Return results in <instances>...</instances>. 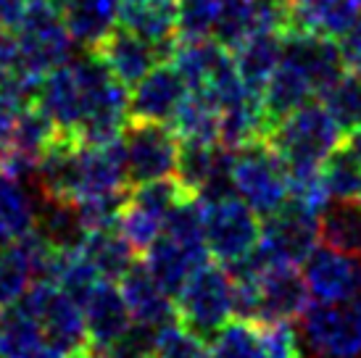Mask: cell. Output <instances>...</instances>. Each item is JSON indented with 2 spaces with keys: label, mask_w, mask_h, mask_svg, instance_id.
Wrapping results in <instances>:
<instances>
[{
  "label": "cell",
  "mask_w": 361,
  "mask_h": 358,
  "mask_svg": "<svg viewBox=\"0 0 361 358\" xmlns=\"http://www.w3.org/2000/svg\"><path fill=\"white\" fill-rule=\"evenodd\" d=\"M221 109L203 92H188L171 116V130L182 142H219Z\"/></svg>",
  "instance_id": "30"
},
{
  "label": "cell",
  "mask_w": 361,
  "mask_h": 358,
  "mask_svg": "<svg viewBox=\"0 0 361 358\" xmlns=\"http://www.w3.org/2000/svg\"><path fill=\"white\" fill-rule=\"evenodd\" d=\"M317 242L319 214H311L288 200L285 209L261 221V237L253 253L267 268L298 266L317 250Z\"/></svg>",
  "instance_id": "6"
},
{
  "label": "cell",
  "mask_w": 361,
  "mask_h": 358,
  "mask_svg": "<svg viewBox=\"0 0 361 358\" xmlns=\"http://www.w3.org/2000/svg\"><path fill=\"white\" fill-rule=\"evenodd\" d=\"M209 358H211V353H209Z\"/></svg>",
  "instance_id": "51"
},
{
  "label": "cell",
  "mask_w": 361,
  "mask_h": 358,
  "mask_svg": "<svg viewBox=\"0 0 361 358\" xmlns=\"http://www.w3.org/2000/svg\"><path fill=\"white\" fill-rule=\"evenodd\" d=\"M119 6L121 0H69L63 21L74 42L85 45L87 50L98 48V42L116 30Z\"/></svg>",
  "instance_id": "26"
},
{
  "label": "cell",
  "mask_w": 361,
  "mask_h": 358,
  "mask_svg": "<svg viewBox=\"0 0 361 358\" xmlns=\"http://www.w3.org/2000/svg\"><path fill=\"white\" fill-rule=\"evenodd\" d=\"M269 119L261 103V95L245 92L235 103H227L219 116V145L227 150H240L251 142L269 137Z\"/></svg>",
  "instance_id": "23"
},
{
  "label": "cell",
  "mask_w": 361,
  "mask_h": 358,
  "mask_svg": "<svg viewBox=\"0 0 361 358\" xmlns=\"http://www.w3.org/2000/svg\"><path fill=\"white\" fill-rule=\"evenodd\" d=\"M211 358H267L261 329L253 321H227L209 342Z\"/></svg>",
  "instance_id": "33"
},
{
  "label": "cell",
  "mask_w": 361,
  "mask_h": 358,
  "mask_svg": "<svg viewBox=\"0 0 361 358\" xmlns=\"http://www.w3.org/2000/svg\"><path fill=\"white\" fill-rule=\"evenodd\" d=\"M314 92L317 90H314L311 80L306 77V71L295 61L282 56V63L277 66V71L271 74L269 85L261 92V103H264V111H267L269 127H274L277 121H282L295 109H301L303 103H309Z\"/></svg>",
  "instance_id": "24"
},
{
  "label": "cell",
  "mask_w": 361,
  "mask_h": 358,
  "mask_svg": "<svg viewBox=\"0 0 361 358\" xmlns=\"http://www.w3.org/2000/svg\"><path fill=\"white\" fill-rule=\"evenodd\" d=\"M253 27V0H224L219 21L214 27V40H219L227 50L240 48L251 37Z\"/></svg>",
  "instance_id": "39"
},
{
  "label": "cell",
  "mask_w": 361,
  "mask_h": 358,
  "mask_svg": "<svg viewBox=\"0 0 361 358\" xmlns=\"http://www.w3.org/2000/svg\"><path fill=\"white\" fill-rule=\"evenodd\" d=\"M21 109L11 106L8 100L0 98V171H3V163H6V156L11 150V135H13V121H16V113Z\"/></svg>",
  "instance_id": "44"
},
{
  "label": "cell",
  "mask_w": 361,
  "mask_h": 358,
  "mask_svg": "<svg viewBox=\"0 0 361 358\" xmlns=\"http://www.w3.org/2000/svg\"><path fill=\"white\" fill-rule=\"evenodd\" d=\"M177 316L203 340H214L232 316H235V282L227 266L209 261L192 271L185 288L177 292Z\"/></svg>",
  "instance_id": "2"
},
{
  "label": "cell",
  "mask_w": 361,
  "mask_h": 358,
  "mask_svg": "<svg viewBox=\"0 0 361 358\" xmlns=\"http://www.w3.org/2000/svg\"><path fill=\"white\" fill-rule=\"evenodd\" d=\"M121 190H130L124 140L119 137L106 145H80L74 200L111 195V192H121Z\"/></svg>",
  "instance_id": "11"
},
{
  "label": "cell",
  "mask_w": 361,
  "mask_h": 358,
  "mask_svg": "<svg viewBox=\"0 0 361 358\" xmlns=\"http://www.w3.org/2000/svg\"><path fill=\"white\" fill-rule=\"evenodd\" d=\"M188 92H190V87L180 74V69L171 61H164L132 87L130 119L166 124L177 113L182 100L188 98Z\"/></svg>",
  "instance_id": "13"
},
{
  "label": "cell",
  "mask_w": 361,
  "mask_h": 358,
  "mask_svg": "<svg viewBox=\"0 0 361 358\" xmlns=\"http://www.w3.org/2000/svg\"><path fill=\"white\" fill-rule=\"evenodd\" d=\"M209 340L195 335L180 319H171L156 329V356L159 358H209Z\"/></svg>",
  "instance_id": "36"
},
{
  "label": "cell",
  "mask_w": 361,
  "mask_h": 358,
  "mask_svg": "<svg viewBox=\"0 0 361 358\" xmlns=\"http://www.w3.org/2000/svg\"><path fill=\"white\" fill-rule=\"evenodd\" d=\"M45 345L37 319L21 306L0 309V358H37Z\"/></svg>",
  "instance_id": "31"
},
{
  "label": "cell",
  "mask_w": 361,
  "mask_h": 358,
  "mask_svg": "<svg viewBox=\"0 0 361 358\" xmlns=\"http://www.w3.org/2000/svg\"><path fill=\"white\" fill-rule=\"evenodd\" d=\"M356 0H290V32H311L341 40L359 19Z\"/></svg>",
  "instance_id": "21"
},
{
  "label": "cell",
  "mask_w": 361,
  "mask_h": 358,
  "mask_svg": "<svg viewBox=\"0 0 361 358\" xmlns=\"http://www.w3.org/2000/svg\"><path fill=\"white\" fill-rule=\"evenodd\" d=\"M341 50L343 56H345L348 69L361 74V16L356 19V24H353L351 30L341 37Z\"/></svg>",
  "instance_id": "43"
},
{
  "label": "cell",
  "mask_w": 361,
  "mask_h": 358,
  "mask_svg": "<svg viewBox=\"0 0 361 358\" xmlns=\"http://www.w3.org/2000/svg\"><path fill=\"white\" fill-rule=\"evenodd\" d=\"M267 140L285 161L288 174L314 171L343 145V127L324 103L309 100L277 121Z\"/></svg>",
  "instance_id": "1"
},
{
  "label": "cell",
  "mask_w": 361,
  "mask_h": 358,
  "mask_svg": "<svg viewBox=\"0 0 361 358\" xmlns=\"http://www.w3.org/2000/svg\"><path fill=\"white\" fill-rule=\"evenodd\" d=\"M119 21L153 45L177 40V0H121Z\"/></svg>",
  "instance_id": "25"
},
{
  "label": "cell",
  "mask_w": 361,
  "mask_h": 358,
  "mask_svg": "<svg viewBox=\"0 0 361 358\" xmlns=\"http://www.w3.org/2000/svg\"><path fill=\"white\" fill-rule=\"evenodd\" d=\"M80 250L92 261V266L101 271L103 279H121L137 264L135 248L121 237L116 224L114 227L90 229Z\"/></svg>",
  "instance_id": "29"
},
{
  "label": "cell",
  "mask_w": 361,
  "mask_h": 358,
  "mask_svg": "<svg viewBox=\"0 0 361 358\" xmlns=\"http://www.w3.org/2000/svg\"><path fill=\"white\" fill-rule=\"evenodd\" d=\"M156 356V327L132 321V327L114 345L103 350L101 358H153Z\"/></svg>",
  "instance_id": "42"
},
{
  "label": "cell",
  "mask_w": 361,
  "mask_h": 358,
  "mask_svg": "<svg viewBox=\"0 0 361 358\" xmlns=\"http://www.w3.org/2000/svg\"><path fill=\"white\" fill-rule=\"evenodd\" d=\"M185 195H192L188 190L182 187L177 179H153V182H145V185H135L130 192V200L142 206L145 211L156 214L159 219L166 221L169 211L180 203Z\"/></svg>",
  "instance_id": "40"
},
{
  "label": "cell",
  "mask_w": 361,
  "mask_h": 358,
  "mask_svg": "<svg viewBox=\"0 0 361 358\" xmlns=\"http://www.w3.org/2000/svg\"><path fill=\"white\" fill-rule=\"evenodd\" d=\"M35 229V195L21 179L0 171V250Z\"/></svg>",
  "instance_id": "28"
},
{
  "label": "cell",
  "mask_w": 361,
  "mask_h": 358,
  "mask_svg": "<svg viewBox=\"0 0 361 358\" xmlns=\"http://www.w3.org/2000/svg\"><path fill=\"white\" fill-rule=\"evenodd\" d=\"M232 182L238 198L245 200L261 219L285 209L290 200L288 166L280 153L269 145V140H259L235 150Z\"/></svg>",
  "instance_id": "3"
},
{
  "label": "cell",
  "mask_w": 361,
  "mask_h": 358,
  "mask_svg": "<svg viewBox=\"0 0 361 358\" xmlns=\"http://www.w3.org/2000/svg\"><path fill=\"white\" fill-rule=\"evenodd\" d=\"M356 6H359V8H361V0H356Z\"/></svg>",
  "instance_id": "49"
},
{
  "label": "cell",
  "mask_w": 361,
  "mask_h": 358,
  "mask_svg": "<svg viewBox=\"0 0 361 358\" xmlns=\"http://www.w3.org/2000/svg\"><path fill=\"white\" fill-rule=\"evenodd\" d=\"M16 37H19L24 61L42 77L69 63L71 50H74V37L63 21V13L37 3H30L27 16L16 30Z\"/></svg>",
  "instance_id": "9"
},
{
  "label": "cell",
  "mask_w": 361,
  "mask_h": 358,
  "mask_svg": "<svg viewBox=\"0 0 361 358\" xmlns=\"http://www.w3.org/2000/svg\"><path fill=\"white\" fill-rule=\"evenodd\" d=\"M322 177L332 200L361 198V163L343 145L322 163Z\"/></svg>",
  "instance_id": "38"
},
{
  "label": "cell",
  "mask_w": 361,
  "mask_h": 358,
  "mask_svg": "<svg viewBox=\"0 0 361 358\" xmlns=\"http://www.w3.org/2000/svg\"><path fill=\"white\" fill-rule=\"evenodd\" d=\"M343 148L348 150L353 159L361 163V127H356V130H348V135L343 137Z\"/></svg>",
  "instance_id": "46"
},
{
  "label": "cell",
  "mask_w": 361,
  "mask_h": 358,
  "mask_svg": "<svg viewBox=\"0 0 361 358\" xmlns=\"http://www.w3.org/2000/svg\"><path fill=\"white\" fill-rule=\"evenodd\" d=\"M30 0H0V27L8 32H16L27 16Z\"/></svg>",
  "instance_id": "45"
},
{
  "label": "cell",
  "mask_w": 361,
  "mask_h": 358,
  "mask_svg": "<svg viewBox=\"0 0 361 358\" xmlns=\"http://www.w3.org/2000/svg\"><path fill=\"white\" fill-rule=\"evenodd\" d=\"M224 156H227V148H221L219 142H182L174 179L188 192L198 195L206 187V182L214 177V171L221 166Z\"/></svg>",
  "instance_id": "32"
},
{
  "label": "cell",
  "mask_w": 361,
  "mask_h": 358,
  "mask_svg": "<svg viewBox=\"0 0 361 358\" xmlns=\"http://www.w3.org/2000/svg\"><path fill=\"white\" fill-rule=\"evenodd\" d=\"M30 3H37V6H48V8L59 11V13H63V11H66V6H69V0H30Z\"/></svg>",
  "instance_id": "47"
},
{
  "label": "cell",
  "mask_w": 361,
  "mask_h": 358,
  "mask_svg": "<svg viewBox=\"0 0 361 358\" xmlns=\"http://www.w3.org/2000/svg\"><path fill=\"white\" fill-rule=\"evenodd\" d=\"M30 316L37 319L42 327L45 342L51 348L74 356L87 350V324H85V311L69 292L56 285V282H35L27 295L19 303Z\"/></svg>",
  "instance_id": "5"
},
{
  "label": "cell",
  "mask_w": 361,
  "mask_h": 358,
  "mask_svg": "<svg viewBox=\"0 0 361 358\" xmlns=\"http://www.w3.org/2000/svg\"><path fill=\"white\" fill-rule=\"evenodd\" d=\"M180 40V37H177ZM177 40L161 42V45H153L145 37L130 32L127 27H116L109 37H103L98 42V48H92L111 69V74L127 85V87H135L137 82L148 74L151 69H156L164 61H171L174 56V48H177Z\"/></svg>",
  "instance_id": "10"
},
{
  "label": "cell",
  "mask_w": 361,
  "mask_h": 358,
  "mask_svg": "<svg viewBox=\"0 0 361 358\" xmlns=\"http://www.w3.org/2000/svg\"><path fill=\"white\" fill-rule=\"evenodd\" d=\"M85 324H87V348L101 356L103 350L114 345L116 340L132 327V314L121 290L114 279H101L87 300L82 303Z\"/></svg>",
  "instance_id": "15"
},
{
  "label": "cell",
  "mask_w": 361,
  "mask_h": 358,
  "mask_svg": "<svg viewBox=\"0 0 361 358\" xmlns=\"http://www.w3.org/2000/svg\"><path fill=\"white\" fill-rule=\"evenodd\" d=\"M32 195H35V232H40L61 253L80 250L90 229L85 227L74 200L42 195L37 190H32Z\"/></svg>",
  "instance_id": "18"
},
{
  "label": "cell",
  "mask_w": 361,
  "mask_h": 358,
  "mask_svg": "<svg viewBox=\"0 0 361 358\" xmlns=\"http://www.w3.org/2000/svg\"><path fill=\"white\" fill-rule=\"evenodd\" d=\"M303 277L309 292L319 303H343L361 295V266L353 256L332 248H317L303 261Z\"/></svg>",
  "instance_id": "14"
},
{
  "label": "cell",
  "mask_w": 361,
  "mask_h": 358,
  "mask_svg": "<svg viewBox=\"0 0 361 358\" xmlns=\"http://www.w3.org/2000/svg\"><path fill=\"white\" fill-rule=\"evenodd\" d=\"M264 353L267 358H306L303 356L301 335L290 321H264L259 324Z\"/></svg>",
  "instance_id": "41"
},
{
  "label": "cell",
  "mask_w": 361,
  "mask_h": 358,
  "mask_svg": "<svg viewBox=\"0 0 361 358\" xmlns=\"http://www.w3.org/2000/svg\"><path fill=\"white\" fill-rule=\"evenodd\" d=\"M0 30H3V27H0Z\"/></svg>",
  "instance_id": "52"
},
{
  "label": "cell",
  "mask_w": 361,
  "mask_h": 358,
  "mask_svg": "<svg viewBox=\"0 0 361 358\" xmlns=\"http://www.w3.org/2000/svg\"><path fill=\"white\" fill-rule=\"evenodd\" d=\"M119 290L124 300H127V306H130L132 321H140V324L159 329L166 321H171V319H180L177 316L174 295H169L153 279V274L148 271L145 264H135L119 279Z\"/></svg>",
  "instance_id": "17"
},
{
  "label": "cell",
  "mask_w": 361,
  "mask_h": 358,
  "mask_svg": "<svg viewBox=\"0 0 361 358\" xmlns=\"http://www.w3.org/2000/svg\"><path fill=\"white\" fill-rule=\"evenodd\" d=\"M306 358H361V295L343 303H314L298 319Z\"/></svg>",
  "instance_id": "4"
},
{
  "label": "cell",
  "mask_w": 361,
  "mask_h": 358,
  "mask_svg": "<svg viewBox=\"0 0 361 358\" xmlns=\"http://www.w3.org/2000/svg\"><path fill=\"white\" fill-rule=\"evenodd\" d=\"M224 0H177V37L203 40L214 37Z\"/></svg>",
  "instance_id": "37"
},
{
  "label": "cell",
  "mask_w": 361,
  "mask_h": 358,
  "mask_svg": "<svg viewBox=\"0 0 361 358\" xmlns=\"http://www.w3.org/2000/svg\"><path fill=\"white\" fill-rule=\"evenodd\" d=\"M153 358H159V356H153Z\"/></svg>",
  "instance_id": "50"
},
{
  "label": "cell",
  "mask_w": 361,
  "mask_h": 358,
  "mask_svg": "<svg viewBox=\"0 0 361 358\" xmlns=\"http://www.w3.org/2000/svg\"><path fill=\"white\" fill-rule=\"evenodd\" d=\"M319 98L345 132L361 127V74L345 71Z\"/></svg>",
  "instance_id": "34"
},
{
  "label": "cell",
  "mask_w": 361,
  "mask_h": 358,
  "mask_svg": "<svg viewBox=\"0 0 361 358\" xmlns=\"http://www.w3.org/2000/svg\"><path fill=\"white\" fill-rule=\"evenodd\" d=\"M261 319L264 321H293L309 309V285L298 266H271L259 279Z\"/></svg>",
  "instance_id": "16"
},
{
  "label": "cell",
  "mask_w": 361,
  "mask_h": 358,
  "mask_svg": "<svg viewBox=\"0 0 361 358\" xmlns=\"http://www.w3.org/2000/svg\"><path fill=\"white\" fill-rule=\"evenodd\" d=\"M116 229L121 232V237L130 242L135 253H148L153 242L161 237V229H164V219H159L156 214L145 211L142 206L132 203L127 198L124 209H121L119 219H116Z\"/></svg>",
  "instance_id": "35"
},
{
  "label": "cell",
  "mask_w": 361,
  "mask_h": 358,
  "mask_svg": "<svg viewBox=\"0 0 361 358\" xmlns=\"http://www.w3.org/2000/svg\"><path fill=\"white\" fill-rule=\"evenodd\" d=\"M124 150H127V174L130 185H145L153 179H166L177 169L180 137L161 121H127L124 127Z\"/></svg>",
  "instance_id": "8"
},
{
  "label": "cell",
  "mask_w": 361,
  "mask_h": 358,
  "mask_svg": "<svg viewBox=\"0 0 361 358\" xmlns=\"http://www.w3.org/2000/svg\"><path fill=\"white\" fill-rule=\"evenodd\" d=\"M59 132L61 130L56 127V121L37 103L24 106L13 121L11 150L6 156V163H3V174L21 179V182L35 177V169L40 163L42 153L51 148L53 140L59 137Z\"/></svg>",
  "instance_id": "12"
},
{
  "label": "cell",
  "mask_w": 361,
  "mask_h": 358,
  "mask_svg": "<svg viewBox=\"0 0 361 358\" xmlns=\"http://www.w3.org/2000/svg\"><path fill=\"white\" fill-rule=\"evenodd\" d=\"M71 358H101V356H95V353H92V350L87 348V350H82V353H74Z\"/></svg>",
  "instance_id": "48"
},
{
  "label": "cell",
  "mask_w": 361,
  "mask_h": 358,
  "mask_svg": "<svg viewBox=\"0 0 361 358\" xmlns=\"http://www.w3.org/2000/svg\"><path fill=\"white\" fill-rule=\"evenodd\" d=\"M232 53H235V63H238L243 85L251 92L261 95L264 87L269 85L271 74L282 63L285 35H280V32H253L251 37Z\"/></svg>",
  "instance_id": "22"
},
{
  "label": "cell",
  "mask_w": 361,
  "mask_h": 358,
  "mask_svg": "<svg viewBox=\"0 0 361 358\" xmlns=\"http://www.w3.org/2000/svg\"><path fill=\"white\" fill-rule=\"evenodd\" d=\"M319 240L338 253L361 256V198L330 200L319 214Z\"/></svg>",
  "instance_id": "27"
},
{
  "label": "cell",
  "mask_w": 361,
  "mask_h": 358,
  "mask_svg": "<svg viewBox=\"0 0 361 358\" xmlns=\"http://www.w3.org/2000/svg\"><path fill=\"white\" fill-rule=\"evenodd\" d=\"M209 250H192L177 242V240H171L169 235H161L148 248L142 264L148 266V271L161 288L177 298V292L185 288V282L192 277V271L201 268L203 264H209Z\"/></svg>",
  "instance_id": "19"
},
{
  "label": "cell",
  "mask_w": 361,
  "mask_h": 358,
  "mask_svg": "<svg viewBox=\"0 0 361 358\" xmlns=\"http://www.w3.org/2000/svg\"><path fill=\"white\" fill-rule=\"evenodd\" d=\"M37 106L56 121L59 130L74 132L80 127L82 116H85V100H82L80 80H77V71L71 63H63L45 74L40 95H37Z\"/></svg>",
  "instance_id": "20"
},
{
  "label": "cell",
  "mask_w": 361,
  "mask_h": 358,
  "mask_svg": "<svg viewBox=\"0 0 361 358\" xmlns=\"http://www.w3.org/2000/svg\"><path fill=\"white\" fill-rule=\"evenodd\" d=\"M203 229L211 259L221 266L245 259L261 237V216L243 198H221L203 203Z\"/></svg>",
  "instance_id": "7"
}]
</instances>
